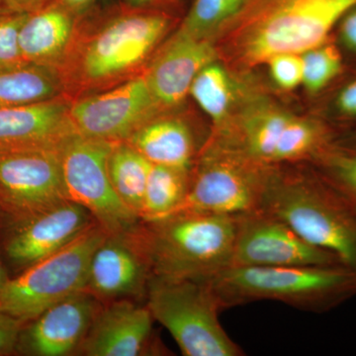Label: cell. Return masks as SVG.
Returning <instances> with one entry per match:
<instances>
[{
  "instance_id": "6da1fadb",
  "label": "cell",
  "mask_w": 356,
  "mask_h": 356,
  "mask_svg": "<svg viewBox=\"0 0 356 356\" xmlns=\"http://www.w3.org/2000/svg\"><path fill=\"white\" fill-rule=\"evenodd\" d=\"M356 0H245L213 37L218 58L236 70L278 54H302L324 44Z\"/></svg>"
},
{
  "instance_id": "7a4b0ae2",
  "label": "cell",
  "mask_w": 356,
  "mask_h": 356,
  "mask_svg": "<svg viewBox=\"0 0 356 356\" xmlns=\"http://www.w3.org/2000/svg\"><path fill=\"white\" fill-rule=\"evenodd\" d=\"M98 13L88 34L81 22L84 34L79 29L58 72L70 99L106 90L139 76L137 72L172 23V17L161 9L123 4L109 10L99 9Z\"/></svg>"
},
{
  "instance_id": "3957f363",
  "label": "cell",
  "mask_w": 356,
  "mask_h": 356,
  "mask_svg": "<svg viewBox=\"0 0 356 356\" xmlns=\"http://www.w3.org/2000/svg\"><path fill=\"white\" fill-rule=\"evenodd\" d=\"M236 217L179 210L133 229L153 276L208 280L232 266Z\"/></svg>"
},
{
  "instance_id": "277c9868",
  "label": "cell",
  "mask_w": 356,
  "mask_h": 356,
  "mask_svg": "<svg viewBox=\"0 0 356 356\" xmlns=\"http://www.w3.org/2000/svg\"><path fill=\"white\" fill-rule=\"evenodd\" d=\"M203 281L222 309L267 300L322 313L356 296V269L344 266H229Z\"/></svg>"
},
{
  "instance_id": "5b68a950",
  "label": "cell",
  "mask_w": 356,
  "mask_h": 356,
  "mask_svg": "<svg viewBox=\"0 0 356 356\" xmlns=\"http://www.w3.org/2000/svg\"><path fill=\"white\" fill-rule=\"evenodd\" d=\"M261 209L280 218L302 238L356 269V213L320 175L273 168Z\"/></svg>"
},
{
  "instance_id": "8992f818",
  "label": "cell",
  "mask_w": 356,
  "mask_h": 356,
  "mask_svg": "<svg viewBox=\"0 0 356 356\" xmlns=\"http://www.w3.org/2000/svg\"><path fill=\"white\" fill-rule=\"evenodd\" d=\"M147 308L186 356H241L242 348L220 323L222 310L209 283L151 276Z\"/></svg>"
},
{
  "instance_id": "52a82bcc",
  "label": "cell",
  "mask_w": 356,
  "mask_h": 356,
  "mask_svg": "<svg viewBox=\"0 0 356 356\" xmlns=\"http://www.w3.org/2000/svg\"><path fill=\"white\" fill-rule=\"evenodd\" d=\"M108 234L96 222L56 254L7 280L0 292V313L26 324L58 302L83 291L91 257Z\"/></svg>"
},
{
  "instance_id": "ba28073f",
  "label": "cell",
  "mask_w": 356,
  "mask_h": 356,
  "mask_svg": "<svg viewBox=\"0 0 356 356\" xmlns=\"http://www.w3.org/2000/svg\"><path fill=\"white\" fill-rule=\"evenodd\" d=\"M273 168L214 140L192 168L191 188L180 210L240 216L261 209Z\"/></svg>"
},
{
  "instance_id": "9c48e42d",
  "label": "cell",
  "mask_w": 356,
  "mask_h": 356,
  "mask_svg": "<svg viewBox=\"0 0 356 356\" xmlns=\"http://www.w3.org/2000/svg\"><path fill=\"white\" fill-rule=\"evenodd\" d=\"M116 142L74 134L60 151L67 196L92 215L109 234L131 231L140 221L122 202L110 180L108 159Z\"/></svg>"
},
{
  "instance_id": "30bf717a",
  "label": "cell",
  "mask_w": 356,
  "mask_h": 356,
  "mask_svg": "<svg viewBox=\"0 0 356 356\" xmlns=\"http://www.w3.org/2000/svg\"><path fill=\"white\" fill-rule=\"evenodd\" d=\"M58 152L0 154V210L21 224L70 201Z\"/></svg>"
},
{
  "instance_id": "8fae6325",
  "label": "cell",
  "mask_w": 356,
  "mask_h": 356,
  "mask_svg": "<svg viewBox=\"0 0 356 356\" xmlns=\"http://www.w3.org/2000/svg\"><path fill=\"white\" fill-rule=\"evenodd\" d=\"M159 108L142 74L114 88L72 100L70 119L79 135L123 142L156 117Z\"/></svg>"
},
{
  "instance_id": "7c38bea8",
  "label": "cell",
  "mask_w": 356,
  "mask_h": 356,
  "mask_svg": "<svg viewBox=\"0 0 356 356\" xmlns=\"http://www.w3.org/2000/svg\"><path fill=\"white\" fill-rule=\"evenodd\" d=\"M343 266L336 255L311 245L264 209L236 217L231 266Z\"/></svg>"
},
{
  "instance_id": "4fadbf2b",
  "label": "cell",
  "mask_w": 356,
  "mask_h": 356,
  "mask_svg": "<svg viewBox=\"0 0 356 356\" xmlns=\"http://www.w3.org/2000/svg\"><path fill=\"white\" fill-rule=\"evenodd\" d=\"M133 229L108 234L91 257L84 290L103 304L146 296L151 267Z\"/></svg>"
},
{
  "instance_id": "5bb4252c",
  "label": "cell",
  "mask_w": 356,
  "mask_h": 356,
  "mask_svg": "<svg viewBox=\"0 0 356 356\" xmlns=\"http://www.w3.org/2000/svg\"><path fill=\"white\" fill-rule=\"evenodd\" d=\"M72 100L60 95L44 102L0 108V154L62 151L76 134L70 119Z\"/></svg>"
},
{
  "instance_id": "9a60e30c",
  "label": "cell",
  "mask_w": 356,
  "mask_h": 356,
  "mask_svg": "<svg viewBox=\"0 0 356 356\" xmlns=\"http://www.w3.org/2000/svg\"><path fill=\"white\" fill-rule=\"evenodd\" d=\"M154 317L132 299L103 304L77 353L88 356H138L149 348Z\"/></svg>"
},
{
  "instance_id": "2e32d148",
  "label": "cell",
  "mask_w": 356,
  "mask_h": 356,
  "mask_svg": "<svg viewBox=\"0 0 356 356\" xmlns=\"http://www.w3.org/2000/svg\"><path fill=\"white\" fill-rule=\"evenodd\" d=\"M217 58L211 40L194 38L178 29L144 72L159 106L179 104L188 95L198 72Z\"/></svg>"
},
{
  "instance_id": "e0dca14e",
  "label": "cell",
  "mask_w": 356,
  "mask_h": 356,
  "mask_svg": "<svg viewBox=\"0 0 356 356\" xmlns=\"http://www.w3.org/2000/svg\"><path fill=\"white\" fill-rule=\"evenodd\" d=\"M95 222L86 208L67 201L21 222L7 243L6 254L11 261L27 268L62 250Z\"/></svg>"
},
{
  "instance_id": "ac0fdd59",
  "label": "cell",
  "mask_w": 356,
  "mask_h": 356,
  "mask_svg": "<svg viewBox=\"0 0 356 356\" xmlns=\"http://www.w3.org/2000/svg\"><path fill=\"white\" fill-rule=\"evenodd\" d=\"M102 305V302L83 290L47 309L32 320L28 329V350L39 356L77 353Z\"/></svg>"
},
{
  "instance_id": "d6986e66",
  "label": "cell",
  "mask_w": 356,
  "mask_h": 356,
  "mask_svg": "<svg viewBox=\"0 0 356 356\" xmlns=\"http://www.w3.org/2000/svg\"><path fill=\"white\" fill-rule=\"evenodd\" d=\"M81 19L60 0H51L28 14L18 34L23 60L58 72L74 43Z\"/></svg>"
},
{
  "instance_id": "ffe728a7",
  "label": "cell",
  "mask_w": 356,
  "mask_h": 356,
  "mask_svg": "<svg viewBox=\"0 0 356 356\" xmlns=\"http://www.w3.org/2000/svg\"><path fill=\"white\" fill-rule=\"evenodd\" d=\"M125 142L154 165L192 170L197 161L191 127L175 117H154Z\"/></svg>"
},
{
  "instance_id": "44dd1931",
  "label": "cell",
  "mask_w": 356,
  "mask_h": 356,
  "mask_svg": "<svg viewBox=\"0 0 356 356\" xmlns=\"http://www.w3.org/2000/svg\"><path fill=\"white\" fill-rule=\"evenodd\" d=\"M291 117L270 107L259 109L245 117L238 133L216 140L259 165L273 166L278 140Z\"/></svg>"
},
{
  "instance_id": "7402d4cb",
  "label": "cell",
  "mask_w": 356,
  "mask_h": 356,
  "mask_svg": "<svg viewBox=\"0 0 356 356\" xmlns=\"http://www.w3.org/2000/svg\"><path fill=\"white\" fill-rule=\"evenodd\" d=\"M64 95L60 77L55 70L27 65L0 72V108L53 99Z\"/></svg>"
},
{
  "instance_id": "603a6c76",
  "label": "cell",
  "mask_w": 356,
  "mask_h": 356,
  "mask_svg": "<svg viewBox=\"0 0 356 356\" xmlns=\"http://www.w3.org/2000/svg\"><path fill=\"white\" fill-rule=\"evenodd\" d=\"M192 170L152 163L140 221H154L181 209L191 188Z\"/></svg>"
},
{
  "instance_id": "cb8c5ba5",
  "label": "cell",
  "mask_w": 356,
  "mask_h": 356,
  "mask_svg": "<svg viewBox=\"0 0 356 356\" xmlns=\"http://www.w3.org/2000/svg\"><path fill=\"white\" fill-rule=\"evenodd\" d=\"M152 163L125 140L116 142L108 159L112 186L126 207L140 219Z\"/></svg>"
},
{
  "instance_id": "d4e9b609",
  "label": "cell",
  "mask_w": 356,
  "mask_h": 356,
  "mask_svg": "<svg viewBox=\"0 0 356 356\" xmlns=\"http://www.w3.org/2000/svg\"><path fill=\"white\" fill-rule=\"evenodd\" d=\"M189 93L215 123L225 120L233 102V88L222 65L213 62L203 67L194 79Z\"/></svg>"
},
{
  "instance_id": "484cf974",
  "label": "cell",
  "mask_w": 356,
  "mask_h": 356,
  "mask_svg": "<svg viewBox=\"0 0 356 356\" xmlns=\"http://www.w3.org/2000/svg\"><path fill=\"white\" fill-rule=\"evenodd\" d=\"M321 175L356 213V149L327 146L313 156Z\"/></svg>"
},
{
  "instance_id": "4316f807",
  "label": "cell",
  "mask_w": 356,
  "mask_h": 356,
  "mask_svg": "<svg viewBox=\"0 0 356 356\" xmlns=\"http://www.w3.org/2000/svg\"><path fill=\"white\" fill-rule=\"evenodd\" d=\"M327 147L325 133L313 122L291 117L283 130L273 159V165L314 156Z\"/></svg>"
},
{
  "instance_id": "83f0119b",
  "label": "cell",
  "mask_w": 356,
  "mask_h": 356,
  "mask_svg": "<svg viewBox=\"0 0 356 356\" xmlns=\"http://www.w3.org/2000/svg\"><path fill=\"white\" fill-rule=\"evenodd\" d=\"M245 0H194L179 30L194 38L211 40L242 7Z\"/></svg>"
},
{
  "instance_id": "f1b7e54d",
  "label": "cell",
  "mask_w": 356,
  "mask_h": 356,
  "mask_svg": "<svg viewBox=\"0 0 356 356\" xmlns=\"http://www.w3.org/2000/svg\"><path fill=\"white\" fill-rule=\"evenodd\" d=\"M303 65L302 84L311 93L325 88L341 72L343 63L339 51L325 43L301 54Z\"/></svg>"
},
{
  "instance_id": "f546056e",
  "label": "cell",
  "mask_w": 356,
  "mask_h": 356,
  "mask_svg": "<svg viewBox=\"0 0 356 356\" xmlns=\"http://www.w3.org/2000/svg\"><path fill=\"white\" fill-rule=\"evenodd\" d=\"M29 13H9L0 15V72L27 65L18 44V34Z\"/></svg>"
},
{
  "instance_id": "4dcf8cb0",
  "label": "cell",
  "mask_w": 356,
  "mask_h": 356,
  "mask_svg": "<svg viewBox=\"0 0 356 356\" xmlns=\"http://www.w3.org/2000/svg\"><path fill=\"white\" fill-rule=\"evenodd\" d=\"M274 83L282 89H294L302 84L303 65L301 54L283 53L267 60Z\"/></svg>"
},
{
  "instance_id": "1f68e13d",
  "label": "cell",
  "mask_w": 356,
  "mask_h": 356,
  "mask_svg": "<svg viewBox=\"0 0 356 356\" xmlns=\"http://www.w3.org/2000/svg\"><path fill=\"white\" fill-rule=\"evenodd\" d=\"M24 324L17 318L0 313V355L13 350Z\"/></svg>"
},
{
  "instance_id": "d6a6232c",
  "label": "cell",
  "mask_w": 356,
  "mask_h": 356,
  "mask_svg": "<svg viewBox=\"0 0 356 356\" xmlns=\"http://www.w3.org/2000/svg\"><path fill=\"white\" fill-rule=\"evenodd\" d=\"M336 107L339 113L348 118H356V81H351L337 96Z\"/></svg>"
},
{
  "instance_id": "836d02e7",
  "label": "cell",
  "mask_w": 356,
  "mask_h": 356,
  "mask_svg": "<svg viewBox=\"0 0 356 356\" xmlns=\"http://www.w3.org/2000/svg\"><path fill=\"white\" fill-rule=\"evenodd\" d=\"M339 24V35L344 46L356 53V6L344 14Z\"/></svg>"
},
{
  "instance_id": "e575fe53",
  "label": "cell",
  "mask_w": 356,
  "mask_h": 356,
  "mask_svg": "<svg viewBox=\"0 0 356 356\" xmlns=\"http://www.w3.org/2000/svg\"><path fill=\"white\" fill-rule=\"evenodd\" d=\"M79 17L84 18L89 14L102 9L106 0H60Z\"/></svg>"
},
{
  "instance_id": "d590c367",
  "label": "cell",
  "mask_w": 356,
  "mask_h": 356,
  "mask_svg": "<svg viewBox=\"0 0 356 356\" xmlns=\"http://www.w3.org/2000/svg\"><path fill=\"white\" fill-rule=\"evenodd\" d=\"M50 1L51 0H6L11 11L19 13H34Z\"/></svg>"
},
{
  "instance_id": "8d00e7d4",
  "label": "cell",
  "mask_w": 356,
  "mask_h": 356,
  "mask_svg": "<svg viewBox=\"0 0 356 356\" xmlns=\"http://www.w3.org/2000/svg\"><path fill=\"white\" fill-rule=\"evenodd\" d=\"M173 1L175 0H123V4L132 8L161 9V6H168Z\"/></svg>"
},
{
  "instance_id": "74e56055",
  "label": "cell",
  "mask_w": 356,
  "mask_h": 356,
  "mask_svg": "<svg viewBox=\"0 0 356 356\" xmlns=\"http://www.w3.org/2000/svg\"><path fill=\"white\" fill-rule=\"evenodd\" d=\"M13 13L9 9L8 6L6 2V0H0V15H3V14Z\"/></svg>"
},
{
  "instance_id": "f35d334b",
  "label": "cell",
  "mask_w": 356,
  "mask_h": 356,
  "mask_svg": "<svg viewBox=\"0 0 356 356\" xmlns=\"http://www.w3.org/2000/svg\"><path fill=\"white\" fill-rule=\"evenodd\" d=\"M7 280H7L3 268H2L1 264H0V292H1L2 288H3Z\"/></svg>"
}]
</instances>
